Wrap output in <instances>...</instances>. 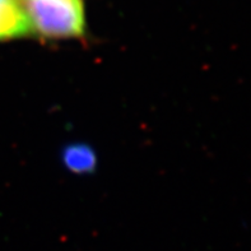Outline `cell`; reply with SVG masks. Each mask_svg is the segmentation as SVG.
Returning <instances> with one entry per match:
<instances>
[{"instance_id": "cell-1", "label": "cell", "mask_w": 251, "mask_h": 251, "mask_svg": "<svg viewBox=\"0 0 251 251\" xmlns=\"http://www.w3.org/2000/svg\"><path fill=\"white\" fill-rule=\"evenodd\" d=\"M33 32L49 38L82 37L86 16L82 0H22Z\"/></svg>"}, {"instance_id": "cell-2", "label": "cell", "mask_w": 251, "mask_h": 251, "mask_svg": "<svg viewBox=\"0 0 251 251\" xmlns=\"http://www.w3.org/2000/svg\"><path fill=\"white\" fill-rule=\"evenodd\" d=\"M33 33L22 0H0V42Z\"/></svg>"}, {"instance_id": "cell-3", "label": "cell", "mask_w": 251, "mask_h": 251, "mask_svg": "<svg viewBox=\"0 0 251 251\" xmlns=\"http://www.w3.org/2000/svg\"><path fill=\"white\" fill-rule=\"evenodd\" d=\"M63 162L76 174L92 172L97 165L96 153L86 144H70L63 152Z\"/></svg>"}]
</instances>
